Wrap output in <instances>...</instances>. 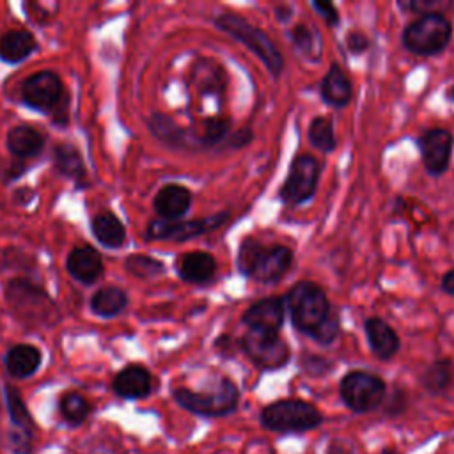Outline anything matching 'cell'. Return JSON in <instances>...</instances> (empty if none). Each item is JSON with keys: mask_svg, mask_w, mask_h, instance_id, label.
Returning a JSON list of instances; mask_svg holds the SVG:
<instances>
[{"mask_svg": "<svg viewBox=\"0 0 454 454\" xmlns=\"http://www.w3.org/2000/svg\"><path fill=\"white\" fill-rule=\"evenodd\" d=\"M449 98H450V101L454 103V85H452V89H450V92H449Z\"/></svg>", "mask_w": 454, "mask_h": 454, "instance_id": "49", "label": "cell"}, {"mask_svg": "<svg viewBox=\"0 0 454 454\" xmlns=\"http://www.w3.org/2000/svg\"><path fill=\"white\" fill-rule=\"evenodd\" d=\"M128 305V294L117 286L99 287L90 298V310L99 317H115Z\"/></svg>", "mask_w": 454, "mask_h": 454, "instance_id": "30", "label": "cell"}, {"mask_svg": "<svg viewBox=\"0 0 454 454\" xmlns=\"http://www.w3.org/2000/svg\"><path fill=\"white\" fill-rule=\"evenodd\" d=\"M124 268L129 275H133L137 278H144V280H149V278H154V277H160L165 273V264L160 259L147 255V254L128 255L124 261Z\"/></svg>", "mask_w": 454, "mask_h": 454, "instance_id": "34", "label": "cell"}, {"mask_svg": "<svg viewBox=\"0 0 454 454\" xmlns=\"http://www.w3.org/2000/svg\"><path fill=\"white\" fill-rule=\"evenodd\" d=\"M51 160H53L55 170L60 176H64V177L74 181L76 184L83 186L87 170H85V163H83V158H82L80 151L73 144H67V142L57 144L53 147Z\"/></svg>", "mask_w": 454, "mask_h": 454, "instance_id": "27", "label": "cell"}, {"mask_svg": "<svg viewBox=\"0 0 454 454\" xmlns=\"http://www.w3.org/2000/svg\"><path fill=\"white\" fill-rule=\"evenodd\" d=\"M300 369L312 378H319V376L328 374L333 369V362L326 356L307 353L300 358Z\"/></svg>", "mask_w": 454, "mask_h": 454, "instance_id": "38", "label": "cell"}, {"mask_svg": "<svg viewBox=\"0 0 454 454\" xmlns=\"http://www.w3.org/2000/svg\"><path fill=\"white\" fill-rule=\"evenodd\" d=\"M307 138L312 147L321 151L323 154H330L337 149V137L333 129V122L326 115H316L309 122Z\"/></svg>", "mask_w": 454, "mask_h": 454, "instance_id": "32", "label": "cell"}, {"mask_svg": "<svg viewBox=\"0 0 454 454\" xmlns=\"http://www.w3.org/2000/svg\"><path fill=\"white\" fill-rule=\"evenodd\" d=\"M319 96L330 108L342 110L353 99V83L342 66L333 62L319 82Z\"/></svg>", "mask_w": 454, "mask_h": 454, "instance_id": "21", "label": "cell"}, {"mask_svg": "<svg viewBox=\"0 0 454 454\" xmlns=\"http://www.w3.org/2000/svg\"><path fill=\"white\" fill-rule=\"evenodd\" d=\"M321 165L317 158L309 153H298L289 163L287 176L277 192V199L284 206H301L316 195Z\"/></svg>", "mask_w": 454, "mask_h": 454, "instance_id": "9", "label": "cell"}, {"mask_svg": "<svg viewBox=\"0 0 454 454\" xmlns=\"http://www.w3.org/2000/svg\"><path fill=\"white\" fill-rule=\"evenodd\" d=\"M401 11L411 12V14H447L450 9H454V2L450 0H397L395 4Z\"/></svg>", "mask_w": 454, "mask_h": 454, "instance_id": "36", "label": "cell"}, {"mask_svg": "<svg viewBox=\"0 0 454 454\" xmlns=\"http://www.w3.org/2000/svg\"><path fill=\"white\" fill-rule=\"evenodd\" d=\"M294 262V252L282 243L266 245L252 236L241 239L236 254L238 271L262 286L280 282Z\"/></svg>", "mask_w": 454, "mask_h": 454, "instance_id": "1", "label": "cell"}, {"mask_svg": "<svg viewBox=\"0 0 454 454\" xmlns=\"http://www.w3.org/2000/svg\"><path fill=\"white\" fill-rule=\"evenodd\" d=\"M112 390L126 401H140L153 394L154 380L151 371L142 364H128L112 378Z\"/></svg>", "mask_w": 454, "mask_h": 454, "instance_id": "15", "label": "cell"}, {"mask_svg": "<svg viewBox=\"0 0 454 454\" xmlns=\"http://www.w3.org/2000/svg\"><path fill=\"white\" fill-rule=\"evenodd\" d=\"M204 69L199 66L195 67V78H197V87L202 94H220L225 89V74L220 66H216L211 60H200Z\"/></svg>", "mask_w": 454, "mask_h": 454, "instance_id": "35", "label": "cell"}, {"mask_svg": "<svg viewBox=\"0 0 454 454\" xmlns=\"http://www.w3.org/2000/svg\"><path fill=\"white\" fill-rule=\"evenodd\" d=\"M149 131L165 145L172 149H181V151H199V144L195 138L193 131H188L181 128L172 117L154 112L147 119Z\"/></svg>", "mask_w": 454, "mask_h": 454, "instance_id": "19", "label": "cell"}, {"mask_svg": "<svg viewBox=\"0 0 454 454\" xmlns=\"http://www.w3.org/2000/svg\"><path fill=\"white\" fill-rule=\"evenodd\" d=\"M344 44H346V50L351 55H362V53H365L371 48L372 43H371V39L362 30H349L346 34Z\"/></svg>", "mask_w": 454, "mask_h": 454, "instance_id": "41", "label": "cell"}, {"mask_svg": "<svg viewBox=\"0 0 454 454\" xmlns=\"http://www.w3.org/2000/svg\"><path fill=\"white\" fill-rule=\"evenodd\" d=\"M20 92L27 106L37 112H50V114L66 94L60 76L50 69L37 71L28 78H25Z\"/></svg>", "mask_w": 454, "mask_h": 454, "instance_id": "13", "label": "cell"}, {"mask_svg": "<svg viewBox=\"0 0 454 454\" xmlns=\"http://www.w3.org/2000/svg\"><path fill=\"white\" fill-rule=\"evenodd\" d=\"M92 236L106 248H121L126 241L124 223L114 211H99L90 222Z\"/></svg>", "mask_w": 454, "mask_h": 454, "instance_id": "26", "label": "cell"}, {"mask_svg": "<svg viewBox=\"0 0 454 454\" xmlns=\"http://www.w3.org/2000/svg\"><path fill=\"white\" fill-rule=\"evenodd\" d=\"M37 48V41L30 30L16 28L0 35V60L18 64L28 59Z\"/></svg>", "mask_w": 454, "mask_h": 454, "instance_id": "25", "label": "cell"}, {"mask_svg": "<svg viewBox=\"0 0 454 454\" xmlns=\"http://www.w3.org/2000/svg\"><path fill=\"white\" fill-rule=\"evenodd\" d=\"M50 115H51V121L59 126H66L69 122V96H67V92L64 94V98L60 99V103L53 108V112Z\"/></svg>", "mask_w": 454, "mask_h": 454, "instance_id": "44", "label": "cell"}, {"mask_svg": "<svg viewBox=\"0 0 454 454\" xmlns=\"http://www.w3.org/2000/svg\"><path fill=\"white\" fill-rule=\"evenodd\" d=\"M176 271L179 278L186 284L206 286L215 278L218 271V262L215 255L206 250H192L181 254V257L176 261Z\"/></svg>", "mask_w": 454, "mask_h": 454, "instance_id": "18", "label": "cell"}, {"mask_svg": "<svg viewBox=\"0 0 454 454\" xmlns=\"http://www.w3.org/2000/svg\"><path fill=\"white\" fill-rule=\"evenodd\" d=\"M174 403L200 419H223L238 411L241 390L229 376H215L202 388L176 387L170 392Z\"/></svg>", "mask_w": 454, "mask_h": 454, "instance_id": "2", "label": "cell"}, {"mask_svg": "<svg viewBox=\"0 0 454 454\" xmlns=\"http://www.w3.org/2000/svg\"><path fill=\"white\" fill-rule=\"evenodd\" d=\"M323 411L314 403L300 397L271 401L259 411L261 427L280 436L305 434L323 426Z\"/></svg>", "mask_w": 454, "mask_h": 454, "instance_id": "3", "label": "cell"}, {"mask_svg": "<svg viewBox=\"0 0 454 454\" xmlns=\"http://www.w3.org/2000/svg\"><path fill=\"white\" fill-rule=\"evenodd\" d=\"M236 346L239 348V342H236V339H232L229 333H222L215 339L213 348L222 355V356H232L236 353Z\"/></svg>", "mask_w": 454, "mask_h": 454, "instance_id": "43", "label": "cell"}, {"mask_svg": "<svg viewBox=\"0 0 454 454\" xmlns=\"http://www.w3.org/2000/svg\"><path fill=\"white\" fill-rule=\"evenodd\" d=\"M289 39L305 59L321 60V35L316 34L309 25L296 23L289 32Z\"/></svg>", "mask_w": 454, "mask_h": 454, "instance_id": "33", "label": "cell"}, {"mask_svg": "<svg viewBox=\"0 0 454 454\" xmlns=\"http://www.w3.org/2000/svg\"><path fill=\"white\" fill-rule=\"evenodd\" d=\"M213 25L234 41L241 43L245 48H248L264 64L273 80L280 78L286 67L284 55L275 44V41L262 28H259L238 12L216 14L213 18Z\"/></svg>", "mask_w": 454, "mask_h": 454, "instance_id": "4", "label": "cell"}, {"mask_svg": "<svg viewBox=\"0 0 454 454\" xmlns=\"http://www.w3.org/2000/svg\"><path fill=\"white\" fill-rule=\"evenodd\" d=\"M380 454H401V450H397L395 447H383L381 450H380Z\"/></svg>", "mask_w": 454, "mask_h": 454, "instance_id": "48", "label": "cell"}, {"mask_svg": "<svg viewBox=\"0 0 454 454\" xmlns=\"http://www.w3.org/2000/svg\"><path fill=\"white\" fill-rule=\"evenodd\" d=\"M387 392V381L380 374L362 369L348 371L339 381V397L342 404L356 415L372 413L381 408Z\"/></svg>", "mask_w": 454, "mask_h": 454, "instance_id": "8", "label": "cell"}, {"mask_svg": "<svg viewBox=\"0 0 454 454\" xmlns=\"http://www.w3.org/2000/svg\"><path fill=\"white\" fill-rule=\"evenodd\" d=\"M325 454H355V449L348 440L333 438L325 447Z\"/></svg>", "mask_w": 454, "mask_h": 454, "instance_id": "45", "label": "cell"}, {"mask_svg": "<svg viewBox=\"0 0 454 454\" xmlns=\"http://www.w3.org/2000/svg\"><path fill=\"white\" fill-rule=\"evenodd\" d=\"M229 211H218L204 218H192V220H176L167 222L154 218L147 223L145 239L149 241H172V243H184L200 236H206L216 229H220L225 222H229Z\"/></svg>", "mask_w": 454, "mask_h": 454, "instance_id": "11", "label": "cell"}, {"mask_svg": "<svg viewBox=\"0 0 454 454\" xmlns=\"http://www.w3.org/2000/svg\"><path fill=\"white\" fill-rule=\"evenodd\" d=\"M408 408V394L404 388L401 387H394L390 390V394L387 392V397L381 404V410H383V415L385 417H390V419H397L401 417Z\"/></svg>", "mask_w": 454, "mask_h": 454, "instance_id": "37", "label": "cell"}, {"mask_svg": "<svg viewBox=\"0 0 454 454\" xmlns=\"http://www.w3.org/2000/svg\"><path fill=\"white\" fill-rule=\"evenodd\" d=\"M192 199L193 195L184 184L167 183L156 192L153 199V209L160 220H183L192 207Z\"/></svg>", "mask_w": 454, "mask_h": 454, "instance_id": "16", "label": "cell"}, {"mask_svg": "<svg viewBox=\"0 0 454 454\" xmlns=\"http://www.w3.org/2000/svg\"><path fill=\"white\" fill-rule=\"evenodd\" d=\"M339 332H340V319H339V314L333 312L319 328L317 332L310 337L314 342L321 344V346H330L333 344V340L339 337Z\"/></svg>", "mask_w": 454, "mask_h": 454, "instance_id": "39", "label": "cell"}, {"mask_svg": "<svg viewBox=\"0 0 454 454\" xmlns=\"http://www.w3.org/2000/svg\"><path fill=\"white\" fill-rule=\"evenodd\" d=\"M452 32V23L443 14L419 16L403 28L401 44L411 55L436 57L449 48Z\"/></svg>", "mask_w": 454, "mask_h": 454, "instance_id": "7", "label": "cell"}, {"mask_svg": "<svg viewBox=\"0 0 454 454\" xmlns=\"http://www.w3.org/2000/svg\"><path fill=\"white\" fill-rule=\"evenodd\" d=\"M420 161L431 177L443 176L452 160L454 135L449 128H427L417 138Z\"/></svg>", "mask_w": 454, "mask_h": 454, "instance_id": "12", "label": "cell"}, {"mask_svg": "<svg viewBox=\"0 0 454 454\" xmlns=\"http://www.w3.org/2000/svg\"><path fill=\"white\" fill-rule=\"evenodd\" d=\"M66 270L80 284L90 286L103 275V259L99 252L90 245L74 247L66 259Z\"/></svg>", "mask_w": 454, "mask_h": 454, "instance_id": "20", "label": "cell"}, {"mask_svg": "<svg viewBox=\"0 0 454 454\" xmlns=\"http://www.w3.org/2000/svg\"><path fill=\"white\" fill-rule=\"evenodd\" d=\"M247 330L280 333L286 321L284 296H266L254 301L239 319Z\"/></svg>", "mask_w": 454, "mask_h": 454, "instance_id": "14", "label": "cell"}, {"mask_svg": "<svg viewBox=\"0 0 454 454\" xmlns=\"http://www.w3.org/2000/svg\"><path fill=\"white\" fill-rule=\"evenodd\" d=\"M420 387L433 397L445 395L454 383V362L450 358L433 360L419 376Z\"/></svg>", "mask_w": 454, "mask_h": 454, "instance_id": "24", "label": "cell"}, {"mask_svg": "<svg viewBox=\"0 0 454 454\" xmlns=\"http://www.w3.org/2000/svg\"><path fill=\"white\" fill-rule=\"evenodd\" d=\"M252 140H254V131H252V128H250V126H241V128H236V129L229 135V138H227V142H225V147H227V149H243V147H247Z\"/></svg>", "mask_w": 454, "mask_h": 454, "instance_id": "42", "label": "cell"}, {"mask_svg": "<svg viewBox=\"0 0 454 454\" xmlns=\"http://www.w3.org/2000/svg\"><path fill=\"white\" fill-rule=\"evenodd\" d=\"M43 364L41 349L34 344H14L4 355V367L14 380H27L34 376Z\"/></svg>", "mask_w": 454, "mask_h": 454, "instance_id": "22", "label": "cell"}, {"mask_svg": "<svg viewBox=\"0 0 454 454\" xmlns=\"http://www.w3.org/2000/svg\"><path fill=\"white\" fill-rule=\"evenodd\" d=\"M238 342L239 349L259 371H280L291 362V348L280 333L247 330Z\"/></svg>", "mask_w": 454, "mask_h": 454, "instance_id": "10", "label": "cell"}, {"mask_svg": "<svg viewBox=\"0 0 454 454\" xmlns=\"http://www.w3.org/2000/svg\"><path fill=\"white\" fill-rule=\"evenodd\" d=\"M364 333L372 356L381 362L392 360L401 349V339L397 332L378 316H371L364 321Z\"/></svg>", "mask_w": 454, "mask_h": 454, "instance_id": "17", "label": "cell"}, {"mask_svg": "<svg viewBox=\"0 0 454 454\" xmlns=\"http://www.w3.org/2000/svg\"><path fill=\"white\" fill-rule=\"evenodd\" d=\"M275 12V20L280 21V23H287L291 18H293V7L287 5V4H280L273 9Z\"/></svg>", "mask_w": 454, "mask_h": 454, "instance_id": "47", "label": "cell"}, {"mask_svg": "<svg viewBox=\"0 0 454 454\" xmlns=\"http://www.w3.org/2000/svg\"><path fill=\"white\" fill-rule=\"evenodd\" d=\"M310 7L321 16V20L326 23V27L335 28L340 23V14L339 9L333 2H325V0H312Z\"/></svg>", "mask_w": 454, "mask_h": 454, "instance_id": "40", "label": "cell"}, {"mask_svg": "<svg viewBox=\"0 0 454 454\" xmlns=\"http://www.w3.org/2000/svg\"><path fill=\"white\" fill-rule=\"evenodd\" d=\"M232 133V119L227 115H215L204 121L202 131L195 133L199 149H213V147H225L229 135Z\"/></svg>", "mask_w": 454, "mask_h": 454, "instance_id": "31", "label": "cell"}, {"mask_svg": "<svg viewBox=\"0 0 454 454\" xmlns=\"http://www.w3.org/2000/svg\"><path fill=\"white\" fill-rule=\"evenodd\" d=\"M5 300L12 314L27 326L51 328L59 321V307L51 296L30 278L18 277L7 282Z\"/></svg>", "mask_w": 454, "mask_h": 454, "instance_id": "6", "label": "cell"}, {"mask_svg": "<svg viewBox=\"0 0 454 454\" xmlns=\"http://www.w3.org/2000/svg\"><path fill=\"white\" fill-rule=\"evenodd\" d=\"M94 454H101V452H94ZM110 454H115V452H110Z\"/></svg>", "mask_w": 454, "mask_h": 454, "instance_id": "50", "label": "cell"}, {"mask_svg": "<svg viewBox=\"0 0 454 454\" xmlns=\"http://www.w3.org/2000/svg\"><path fill=\"white\" fill-rule=\"evenodd\" d=\"M9 153L16 160L35 158L44 147V135L30 124H18L7 131L5 138Z\"/></svg>", "mask_w": 454, "mask_h": 454, "instance_id": "23", "label": "cell"}, {"mask_svg": "<svg viewBox=\"0 0 454 454\" xmlns=\"http://www.w3.org/2000/svg\"><path fill=\"white\" fill-rule=\"evenodd\" d=\"M4 399H5V408H7V413H9V420H11L9 429L34 434L35 422H34V417H32L30 410L27 408L20 390L14 385L5 383L4 385Z\"/></svg>", "mask_w": 454, "mask_h": 454, "instance_id": "29", "label": "cell"}, {"mask_svg": "<svg viewBox=\"0 0 454 454\" xmlns=\"http://www.w3.org/2000/svg\"><path fill=\"white\" fill-rule=\"evenodd\" d=\"M440 287H442V291H443L447 296L454 298V268H452V270H449L447 273H443V275H442V280H440Z\"/></svg>", "mask_w": 454, "mask_h": 454, "instance_id": "46", "label": "cell"}, {"mask_svg": "<svg viewBox=\"0 0 454 454\" xmlns=\"http://www.w3.org/2000/svg\"><path fill=\"white\" fill-rule=\"evenodd\" d=\"M57 410H59L62 422L67 427L76 429L82 424H85V420L92 413V404L83 394H80L76 390H67L59 397Z\"/></svg>", "mask_w": 454, "mask_h": 454, "instance_id": "28", "label": "cell"}, {"mask_svg": "<svg viewBox=\"0 0 454 454\" xmlns=\"http://www.w3.org/2000/svg\"><path fill=\"white\" fill-rule=\"evenodd\" d=\"M286 312L300 333L312 337L317 328L335 312L325 289L312 280H300L284 294Z\"/></svg>", "mask_w": 454, "mask_h": 454, "instance_id": "5", "label": "cell"}]
</instances>
